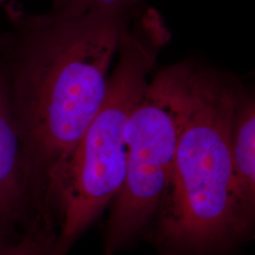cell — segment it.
<instances>
[{
    "label": "cell",
    "instance_id": "obj_4",
    "mask_svg": "<svg viewBox=\"0 0 255 255\" xmlns=\"http://www.w3.org/2000/svg\"><path fill=\"white\" fill-rule=\"evenodd\" d=\"M200 65L166 66L148 81L125 128L127 168L114 201L106 234L107 255L145 232L167 191L183 125L194 101Z\"/></svg>",
    "mask_w": 255,
    "mask_h": 255
},
{
    "label": "cell",
    "instance_id": "obj_7",
    "mask_svg": "<svg viewBox=\"0 0 255 255\" xmlns=\"http://www.w3.org/2000/svg\"><path fill=\"white\" fill-rule=\"evenodd\" d=\"M57 237V229L41 218L34 217L22 236H19L0 255H50Z\"/></svg>",
    "mask_w": 255,
    "mask_h": 255
},
{
    "label": "cell",
    "instance_id": "obj_1",
    "mask_svg": "<svg viewBox=\"0 0 255 255\" xmlns=\"http://www.w3.org/2000/svg\"><path fill=\"white\" fill-rule=\"evenodd\" d=\"M143 7L75 16L11 13L5 82L34 214L55 217L64 168L101 107L122 34Z\"/></svg>",
    "mask_w": 255,
    "mask_h": 255
},
{
    "label": "cell",
    "instance_id": "obj_9",
    "mask_svg": "<svg viewBox=\"0 0 255 255\" xmlns=\"http://www.w3.org/2000/svg\"><path fill=\"white\" fill-rule=\"evenodd\" d=\"M11 226L0 222V255L18 237H14Z\"/></svg>",
    "mask_w": 255,
    "mask_h": 255
},
{
    "label": "cell",
    "instance_id": "obj_3",
    "mask_svg": "<svg viewBox=\"0 0 255 255\" xmlns=\"http://www.w3.org/2000/svg\"><path fill=\"white\" fill-rule=\"evenodd\" d=\"M170 39L162 14L149 7L137 10L125 28L101 107L76 146L58 187L55 212L59 228L50 255H67L118 197L127 168L128 120Z\"/></svg>",
    "mask_w": 255,
    "mask_h": 255
},
{
    "label": "cell",
    "instance_id": "obj_2",
    "mask_svg": "<svg viewBox=\"0 0 255 255\" xmlns=\"http://www.w3.org/2000/svg\"><path fill=\"white\" fill-rule=\"evenodd\" d=\"M240 82L200 66L191 111L151 235L160 255H229L248 237L233 196L231 131Z\"/></svg>",
    "mask_w": 255,
    "mask_h": 255
},
{
    "label": "cell",
    "instance_id": "obj_8",
    "mask_svg": "<svg viewBox=\"0 0 255 255\" xmlns=\"http://www.w3.org/2000/svg\"><path fill=\"white\" fill-rule=\"evenodd\" d=\"M119 6L141 7L144 6V0H52L50 11L64 16H75Z\"/></svg>",
    "mask_w": 255,
    "mask_h": 255
},
{
    "label": "cell",
    "instance_id": "obj_5",
    "mask_svg": "<svg viewBox=\"0 0 255 255\" xmlns=\"http://www.w3.org/2000/svg\"><path fill=\"white\" fill-rule=\"evenodd\" d=\"M233 196L238 225L248 238L255 215V100L239 84L231 131Z\"/></svg>",
    "mask_w": 255,
    "mask_h": 255
},
{
    "label": "cell",
    "instance_id": "obj_6",
    "mask_svg": "<svg viewBox=\"0 0 255 255\" xmlns=\"http://www.w3.org/2000/svg\"><path fill=\"white\" fill-rule=\"evenodd\" d=\"M29 203L30 186L23 147L6 82L0 78V222L11 226Z\"/></svg>",
    "mask_w": 255,
    "mask_h": 255
}]
</instances>
